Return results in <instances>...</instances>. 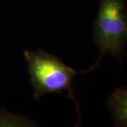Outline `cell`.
<instances>
[{"label":"cell","mask_w":127,"mask_h":127,"mask_svg":"<svg viewBox=\"0 0 127 127\" xmlns=\"http://www.w3.org/2000/svg\"><path fill=\"white\" fill-rule=\"evenodd\" d=\"M107 107L115 127H127V86L117 89L109 96Z\"/></svg>","instance_id":"cell-3"},{"label":"cell","mask_w":127,"mask_h":127,"mask_svg":"<svg viewBox=\"0 0 127 127\" xmlns=\"http://www.w3.org/2000/svg\"><path fill=\"white\" fill-rule=\"evenodd\" d=\"M23 55L28 65L31 83L34 88L32 98L39 100L45 94L60 93L64 90H66L68 97L76 106L78 115L80 117L78 104L72 84L73 78L80 73L84 74L90 71L96 65L84 71H76L66 66L59 57L43 50L35 52L26 50Z\"/></svg>","instance_id":"cell-1"},{"label":"cell","mask_w":127,"mask_h":127,"mask_svg":"<svg viewBox=\"0 0 127 127\" xmlns=\"http://www.w3.org/2000/svg\"><path fill=\"white\" fill-rule=\"evenodd\" d=\"M94 41L102 55L111 54L121 59L127 42L126 0H100L94 26Z\"/></svg>","instance_id":"cell-2"}]
</instances>
